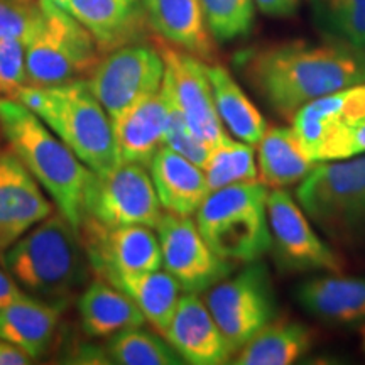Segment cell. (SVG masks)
<instances>
[{"label":"cell","instance_id":"9","mask_svg":"<svg viewBox=\"0 0 365 365\" xmlns=\"http://www.w3.org/2000/svg\"><path fill=\"white\" fill-rule=\"evenodd\" d=\"M78 235L91 269L113 286L125 277L163 267L161 245L150 227H112L85 215Z\"/></svg>","mask_w":365,"mask_h":365},{"label":"cell","instance_id":"40","mask_svg":"<svg viewBox=\"0 0 365 365\" xmlns=\"http://www.w3.org/2000/svg\"><path fill=\"white\" fill-rule=\"evenodd\" d=\"M39 2L43 4V6H54V7H59L65 11L68 0H39Z\"/></svg>","mask_w":365,"mask_h":365},{"label":"cell","instance_id":"16","mask_svg":"<svg viewBox=\"0 0 365 365\" xmlns=\"http://www.w3.org/2000/svg\"><path fill=\"white\" fill-rule=\"evenodd\" d=\"M51 213L53 203L17 154L0 149V252Z\"/></svg>","mask_w":365,"mask_h":365},{"label":"cell","instance_id":"31","mask_svg":"<svg viewBox=\"0 0 365 365\" xmlns=\"http://www.w3.org/2000/svg\"><path fill=\"white\" fill-rule=\"evenodd\" d=\"M327 38L359 46L365 39V0H309Z\"/></svg>","mask_w":365,"mask_h":365},{"label":"cell","instance_id":"8","mask_svg":"<svg viewBox=\"0 0 365 365\" xmlns=\"http://www.w3.org/2000/svg\"><path fill=\"white\" fill-rule=\"evenodd\" d=\"M205 303L234 355L277 314L271 276L261 261L210 287Z\"/></svg>","mask_w":365,"mask_h":365},{"label":"cell","instance_id":"18","mask_svg":"<svg viewBox=\"0 0 365 365\" xmlns=\"http://www.w3.org/2000/svg\"><path fill=\"white\" fill-rule=\"evenodd\" d=\"M65 11L93 36L102 54L143 43L150 27L143 0H68Z\"/></svg>","mask_w":365,"mask_h":365},{"label":"cell","instance_id":"11","mask_svg":"<svg viewBox=\"0 0 365 365\" xmlns=\"http://www.w3.org/2000/svg\"><path fill=\"white\" fill-rule=\"evenodd\" d=\"M365 120V83L346 86L301 107L291 118L314 163L350 159V135Z\"/></svg>","mask_w":365,"mask_h":365},{"label":"cell","instance_id":"23","mask_svg":"<svg viewBox=\"0 0 365 365\" xmlns=\"http://www.w3.org/2000/svg\"><path fill=\"white\" fill-rule=\"evenodd\" d=\"M63 307L24 294L0 312V336L39 359L49 350Z\"/></svg>","mask_w":365,"mask_h":365},{"label":"cell","instance_id":"34","mask_svg":"<svg viewBox=\"0 0 365 365\" xmlns=\"http://www.w3.org/2000/svg\"><path fill=\"white\" fill-rule=\"evenodd\" d=\"M27 85L26 44L19 39H0V97L16 98Z\"/></svg>","mask_w":365,"mask_h":365},{"label":"cell","instance_id":"42","mask_svg":"<svg viewBox=\"0 0 365 365\" xmlns=\"http://www.w3.org/2000/svg\"><path fill=\"white\" fill-rule=\"evenodd\" d=\"M362 345H364V350H365V323H364V328H362Z\"/></svg>","mask_w":365,"mask_h":365},{"label":"cell","instance_id":"12","mask_svg":"<svg viewBox=\"0 0 365 365\" xmlns=\"http://www.w3.org/2000/svg\"><path fill=\"white\" fill-rule=\"evenodd\" d=\"M164 61L158 46H122L103 54L88 85L108 117L115 120L127 108L158 93L163 86Z\"/></svg>","mask_w":365,"mask_h":365},{"label":"cell","instance_id":"24","mask_svg":"<svg viewBox=\"0 0 365 365\" xmlns=\"http://www.w3.org/2000/svg\"><path fill=\"white\" fill-rule=\"evenodd\" d=\"M81 327L93 339H107L129 328L143 327L144 314L124 291L105 279H95L78 298Z\"/></svg>","mask_w":365,"mask_h":365},{"label":"cell","instance_id":"5","mask_svg":"<svg viewBox=\"0 0 365 365\" xmlns=\"http://www.w3.org/2000/svg\"><path fill=\"white\" fill-rule=\"evenodd\" d=\"M267 186L242 182L210 191L196 210V227L207 244L230 262L261 261L271 250Z\"/></svg>","mask_w":365,"mask_h":365},{"label":"cell","instance_id":"26","mask_svg":"<svg viewBox=\"0 0 365 365\" xmlns=\"http://www.w3.org/2000/svg\"><path fill=\"white\" fill-rule=\"evenodd\" d=\"M314 344L312 328L299 322L272 319L252 336L232 364L237 365H289L309 352Z\"/></svg>","mask_w":365,"mask_h":365},{"label":"cell","instance_id":"10","mask_svg":"<svg viewBox=\"0 0 365 365\" xmlns=\"http://www.w3.org/2000/svg\"><path fill=\"white\" fill-rule=\"evenodd\" d=\"M161 210L153 178L143 164L118 163L108 171L91 173L85 193V215L112 227L156 228L163 217Z\"/></svg>","mask_w":365,"mask_h":365},{"label":"cell","instance_id":"1","mask_svg":"<svg viewBox=\"0 0 365 365\" xmlns=\"http://www.w3.org/2000/svg\"><path fill=\"white\" fill-rule=\"evenodd\" d=\"M237 66L264 102L289 120L313 100L365 83V54L357 46L330 38L249 49L237 56Z\"/></svg>","mask_w":365,"mask_h":365},{"label":"cell","instance_id":"37","mask_svg":"<svg viewBox=\"0 0 365 365\" xmlns=\"http://www.w3.org/2000/svg\"><path fill=\"white\" fill-rule=\"evenodd\" d=\"M24 294L26 293L22 291V287L12 279L11 274L4 267H0V312Z\"/></svg>","mask_w":365,"mask_h":365},{"label":"cell","instance_id":"27","mask_svg":"<svg viewBox=\"0 0 365 365\" xmlns=\"http://www.w3.org/2000/svg\"><path fill=\"white\" fill-rule=\"evenodd\" d=\"M208 76L223 127H227L242 143L257 145L264 132L267 130L266 118L250 102V98L244 93V90L227 68L220 65L208 66Z\"/></svg>","mask_w":365,"mask_h":365},{"label":"cell","instance_id":"36","mask_svg":"<svg viewBox=\"0 0 365 365\" xmlns=\"http://www.w3.org/2000/svg\"><path fill=\"white\" fill-rule=\"evenodd\" d=\"M255 7L271 17H289L298 11L301 0H254Z\"/></svg>","mask_w":365,"mask_h":365},{"label":"cell","instance_id":"39","mask_svg":"<svg viewBox=\"0 0 365 365\" xmlns=\"http://www.w3.org/2000/svg\"><path fill=\"white\" fill-rule=\"evenodd\" d=\"M365 154V120L355 127L349 143V156L355 158Z\"/></svg>","mask_w":365,"mask_h":365},{"label":"cell","instance_id":"33","mask_svg":"<svg viewBox=\"0 0 365 365\" xmlns=\"http://www.w3.org/2000/svg\"><path fill=\"white\" fill-rule=\"evenodd\" d=\"M41 19L39 0H0V39L12 38L27 44Z\"/></svg>","mask_w":365,"mask_h":365},{"label":"cell","instance_id":"22","mask_svg":"<svg viewBox=\"0 0 365 365\" xmlns=\"http://www.w3.org/2000/svg\"><path fill=\"white\" fill-rule=\"evenodd\" d=\"M143 4L150 29L159 38L203 61L215 58V43L200 0H143Z\"/></svg>","mask_w":365,"mask_h":365},{"label":"cell","instance_id":"6","mask_svg":"<svg viewBox=\"0 0 365 365\" xmlns=\"http://www.w3.org/2000/svg\"><path fill=\"white\" fill-rule=\"evenodd\" d=\"M298 203L328 237L341 244L365 239V156L325 164L301 181Z\"/></svg>","mask_w":365,"mask_h":365},{"label":"cell","instance_id":"25","mask_svg":"<svg viewBox=\"0 0 365 365\" xmlns=\"http://www.w3.org/2000/svg\"><path fill=\"white\" fill-rule=\"evenodd\" d=\"M257 148L259 181L271 190L303 181L318 164L308 156L293 127H267Z\"/></svg>","mask_w":365,"mask_h":365},{"label":"cell","instance_id":"14","mask_svg":"<svg viewBox=\"0 0 365 365\" xmlns=\"http://www.w3.org/2000/svg\"><path fill=\"white\" fill-rule=\"evenodd\" d=\"M271 249L281 269L294 272H341L344 259L313 230L308 215L282 188L267 193Z\"/></svg>","mask_w":365,"mask_h":365},{"label":"cell","instance_id":"20","mask_svg":"<svg viewBox=\"0 0 365 365\" xmlns=\"http://www.w3.org/2000/svg\"><path fill=\"white\" fill-rule=\"evenodd\" d=\"M296 299L304 312L335 327L365 323V277L319 276L296 287Z\"/></svg>","mask_w":365,"mask_h":365},{"label":"cell","instance_id":"35","mask_svg":"<svg viewBox=\"0 0 365 365\" xmlns=\"http://www.w3.org/2000/svg\"><path fill=\"white\" fill-rule=\"evenodd\" d=\"M164 145L176 150L178 154L190 159L191 163H195L196 166H200L203 170V166L207 164L210 153L213 148H210L208 144H205L203 140H200L196 137L188 124L185 122V118L180 112L176 110L171 105V115L170 122H168V130H166V139H164Z\"/></svg>","mask_w":365,"mask_h":365},{"label":"cell","instance_id":"15","mask_svg":"<svg viewBox=\"0 0 365 365\" xmlns=\"http://www.w3.org/2000/svg\"><path fill=\"white\" fill-rule=\"evenodd\" d=\"M156 234L161 245L164 271L186 293H202L230 276L234 262L225 261L207 244L190 217L163 213Z\"/></svg>","mask_w":365,"mask_h":365},{"label":"cell","instance_id":"29","mask_svg":"<svg viewBox=\"0 0 365 365\" xmlns=\"http://www.w3.org/2000/svg\"><path fill=\"white\" fill-rule=\"evenodd\" d=\"M108 357L120 365H180V357L166 339L153 331L140 330V327L129 328L108 341Z\"/></svg>","mask_w":365,"mask_h":365},{"label":"cell","instance_id":"38","mask_svg":"<svg viewBox=\"0 0 365 365\" xmlns=\"http://www.w3.org/2000/svg\"><path fill=\"white\" fill-rule=\"evenodd\" d=\"M33 360L27 354L0 336V365H27Z\"/></svg>","mask_w":365,"mask_h":365},{"label":"cell","instance_id":"41","mask_svg":"<svg viewBox=\"0 0 365 365\" xmlns=\"http://www.w3.org/2000/svg\"><path fill=\"white\" fill-rule=\"evenodd\" d=\"M357 48H359V49H360V51H362V53H364V54H365V39H364V41H362V43H360V44H359V46H357Z\"/></svg>","mask_w":365,"mask_h":365},{"label":"cell","instance_id":"13","mask_svg":"<svg viewBox=\"0 0 365 365\" xmlns=\"http://www.w3.org/2000/svg\"><path fill=\"white\" fill-rule=\"evenodd\" d=\"M158 49L164 61L161 90L191 132L210 148H215L227 134L213 100L208 65L170 43H158Z\"/></svg>","mask_w":365,"mask_h":365},{"label":"cell","instance_id":"7","mask_svg":"<svg viewBox=\"0 0 365 365\" xmlns=\"http://www.w3.org/2000/svg\"><path fill=\"white\" fill-rule=\"evenodd\" d=\"M43 19L26 44L27 85L58 86L88 80L103 54L71 14L43 6Z\"/></svg>","mask_w":365,"mask_h":365},{"label":"cell","instance_id":"30","mask_svg":"<svg viewBox=\"0 0 365 365\" xmlns=\"http://www.w3.org/2000/svg\"><path fill=\"white\" fill-rule=\"evenodd\" d=\"M210 191L242 185V182L259 181V170L255 166L254 145L237 143L225 137L210 153L207 164L203 166Z\"/></svg>","mask_w":365,"mask_h":365},{"label":"cell","instance_id":"21","mask_svg":"<svg viewBox=\"0 0 365 365\" xmlns=\"http://www.w3.org/2000/svg\"><path fill=\"white\" fill-rule=\"evenodd\" d=\"M149 166L154 190L164 212L191 217L210 195L202 168L168 145L158 149Z\"/></svg>","mask_w":365,"mask_h":365},{"label":"cell","instance_id":"19","mask_svg":"<svg viewBox=\"0 0 365 365\" xmlns=\"http://www.w3.org/2000/svg\"><path fill=\"white\" fill-rule=\"evenodd\" d=\"M170 115V98L159 90L112 120L118 161L149 166L158 149L164 145Z\"/></svg>","mask_w":365,"mask_h":365},{"label":"cell","instance_id":"4","mask_svg":"<svg viewBox=\"0 0 365 365\" xmlns=\"http://www.w3.org/2000/svg\"><path fill=\"white\" fill-rule=\"evenodd\" d=\"M16 100L34 112L91 171L115 168L118 154L112 118L91 91L88 80L58 86L26 85Z\"/></svg>","mask_w":365,"mask_h":365},{"label":"cell","instance_id":"32","mask_svg":"<svg viewBox=\"0 0 365 365\" xmlns=\"http://www.w3.org/2000/svg\"><path fill=\"white\" fill-rule=\"evenodd\" d=\"M213 39L225 43L244 38L254 24V0H200Z\"/></svg>","mask_w":365,"mask_h":365},{"label":"cell","instance_id":"2","mask_svg":"<svg viewBox=\"0 0 365 365\" xmlns=\"http://www.w3.org/2000/svg\"><path fill=\"white\" fill-rule=\"evenodd\" d=\"M0 132L58 212L78 230L93 171L19 100L0 97Z\"/></svg>","mask_w":365,"mask_h":365},{"label":"cell","instance_id":"17","mask_svg":"<svg viewBox=\"0 0 365 365\" xmlns=\"http://www.w3.org/2000/svg\"><path fill=\"white\" fill-rule=\"evenodd\" d=\"M164 339L185 364L220 365L230 362L234 355L207 303L196 293L181 296Z\"/></svg>","mask_w":365,"mask_h":365},{"label":"cell","instance_id":"28","mask_svg":"<svg viewBox=\"0 0 365 365\" xmlns=\"http://www.w3.org/2000/svg\"><path fill=\"white\" fill-rule=\"evenodd\" d=\"M134 301L158 333L164 335L181 298V286L168 271H150L134 277H125L115 286Z\"/></svg>","mask_w":365,"mask_h":365},{"label":"cell","instance_id":"3","mask_svg":"<svg viewBox=\"0 0 365 365\" xmlns=\"http://www.w3.org/2000/svg\"><path fill=\"white\" fill-rule=\"evenodd\" d=\"M2 267L34 298L65 307L88 276L78 230L59 212L0 252Z\"/></svg>","mask_w":365,"mask_h":365}]
</instances>
